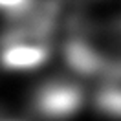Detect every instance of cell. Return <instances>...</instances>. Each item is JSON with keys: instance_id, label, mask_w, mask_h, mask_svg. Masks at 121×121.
<instances>
[{"instance_id": "cell-4", "label": "cell", "mask_w": 121, "mask_h": 121, "mask_svg": "<svg viewBox=\"0 0 121 121\" xmlns=\"http://www.w3.org/2000/svg\"><path fill=\"white\" fill-rule=\"evenodd\" d=\"M37 0H0V15L9 20H15L24 13H28Z\"/></svg>"}, {"instance_id": "cell-5", "label": "cell", "mask_w": 121, "mask_h": 121, "mask_svg": "<svg viewBox=\"0 0 121 121\" xmlns=\"http://www.w3.org/2000/svg\"><path fill=\"white\" fill-rule=\"evenodd\" d=\"M0 121H22V119L13 117V116H6V114H0Z\"/></svg>"}, {"instance_id": "cell-3", "label": "cell", "mask_w": 121, "mask_h": 121, "mask_svg": "<svg viewBox=\"0 0 121 121\" xmlns=\"http://www.w3.org/2000/svg\"><path fill=\"white\" fill-rule=\"evenodd\" d=\"M90 103L99 116L112 121H121V77L99 81Z\"/></svg>"}, {"instance_id": "cell-1", "label": "cell", "mask_w": 121, "mask_h": 121, "mask_svg": "<svg viewBox=\"0 0 121 121\" xmlns=\"http://www.w3.org/2000/svg\"><path fill=\"white\" fill-rule=\"evenodd\" d=\"M88 101V94L77 79L53 77L35 88L31 110L44 121H66L75 117Z\"/></svg>"}, {"instance_id": "cell-2", "label": "cell", "mask_w": 121, "mask_h": 121, "mask_svg": "<svg viewBox=\"0 0 121 121\" xmlns=\"http://www.w3.org/2000/svg\"><path fill=\"white\" fill-rule=\"evenodd\" d=\"M52 42L0 35V68L8 72H33L52 57Z\"/></svg>"}]
</instances>
